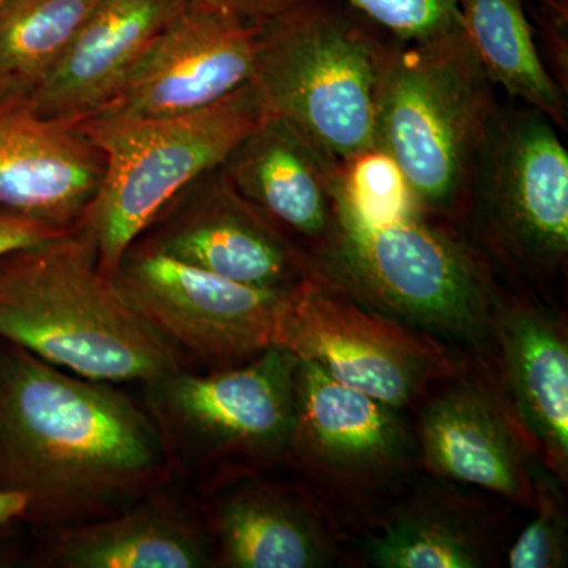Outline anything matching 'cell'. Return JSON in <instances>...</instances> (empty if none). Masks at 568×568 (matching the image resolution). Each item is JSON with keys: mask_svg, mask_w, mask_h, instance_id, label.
<instances>
[{"mask_svg": "<svg viewBox=\"0 0 568 568\" xmlns=\"http://www.w3.org/2000/svg\"><path fill=\"white\" fill-rule=\"evenodd\" d=\"M549 7L560 14V17L567 18V3L568 0H547Z\"/></svg>", "mask_w": 568, "mask_h": 568, "instance_id": "29", "label": "cell"}, {"mask_svg": "<svg viewBox=\"0 0 568 568\" xmlns=\"http://www.w3.org/2000/svg\"><path fill=\"white\" fill-rule=\"evenodd\" d=\"M26 511L28 497L14 489L0 488V528L14 519H24Z\"/></svg>", "mask_w": 568, "mask_h": 568, "instance_id": "28", "label": "cell"}, {"mask_svg": "<svg viewBox=\"0 0 568 568\" xmlns=\"http://www.w3.org/2000/svg\"><path fill=\"white\" fill-rule=\"evenodd\" d=\"M63 568H201L211 545L200 526L166 500L63 529L50 551Z\"/></svg>", "mask_w": 568, "mask_h": 568, "instance_id": "19", "label": "cell"}, {"mask_svg": "<svg viewBox=\"0 0 568 568\" xmlns=\"http://www.w3.org/2000/svg\"><path fill=\"white\" fill-rule=\"evenodd\" d=\"M194 6L220 11L235 20L260 28L282 11L290 9L301 0H189Z\"/></svg>", "mask_w": 568, "mask_h": 568, "instance_id": "27", "label": "cell"}, {"mask_svg": "<svg viewBox=\"0 0 568 568\" xmlns=\"http://www.w3.org/2000/svg\"><path fill=\"white\" fill-rule=\"evenodd\" d=\"M186 2L100 0L62 61L29 100L33 110L59 121L97 114Z\"/></svg>", "mask_w": 568, "mask_h": 568, "instance_id": "16", "label": "cell"}, {"mask_svg": "<svg viewBox=\"0 0 568 568\" xmlns=\"http://www.w3.org/2000/svg\"><path fill=\"white\" fill-rule=\"evenodd\" d=\"M537 517L508 551L511 568H559L567 562V519L562 499L551 477L532 476Z\"/></svg>", "mask_w": 568, "mask_h": 568, "instance_id": "24", "label": "cell"}, {"mask_svg": "<svg viewBox=\"0 0 568 568\" xmlns=\"http://www.w3.org/2000/svg\"><path fill=\"white\" fill-rule=\"evenodd\" d=\"M291 446L308 469L346 485L395 474L409 455L398 409L332 379L298 358Z\"/></svg>", "mask_w": 568, "mask_h": 568, "instance_id": "14", "label": "cell"}, {"mask_svg": "<svg viewBox=\"0 0 568 568\" xmlns=\"http://www.w3.org/2000/svg\"><path fill=\"white\" fill-rule=\"evenodd\" d=\"M493 327L519 418L552 473L567 477L568 343L562 324L528 304L499 305Z\"/></svg>", "mask_w": 568, "mask_h": 568, "instance_id": "18", "label": "cell"}, {"mask_svg": "<svg viewBox=\"0 0 568 568\" xmlns=\"http://www.w3.org/2000/svg\"><path fill=\"white\" fill-rule=\"evenodd\" d=\"M398 43L436 39L459 24V0H342Z\"/></svg>", "mask_w": 568, "mask_h": 568, "instance_id": "25", "label": "cell"}, {"mask_svg": "<svg viewBox=\"0 0 568 568\" xmlns=\"http://www.w3.org/2000/svg\"><path fill=\"white\" fill-rule=\"evenodd\" d=\"M256 47V26L186 2L91 118L145 121L212 106L252 81Z\"/></svg>", "mask_w": 568, "mask_h": 568, "instance_id": "12", "label": "cell"}, {"mask_svg": "<svg viewBox=\"0 0 568 568\" xmlns=\"http://www.w3.org/2000/svg\"><path fill=\"white\" fill-rule=\"evenodd\" d=\"M265 112L250 81L212 106L178 118L84 119L82 126L104 156L102 183L80 224L95 246L100 271L111 278L164 205L222 166Z\"/></svg>", "mask_w": 568, "mask_h": 568, "instance_id": "6", "label": "cell"}, {"mask_svg": "<svg viewBox=\"0 0 568 568\" xmlns=\"http://www.w3.org/2000/svg\"><path fill=\"white\" fill-rule=\"evenodd\" d=\"M70 231H59L20 213L0 209V254L50 241Z\"/></svg>", "mask_w": 568, "mask_h": 568, "instance_id": "26", "label": "cell"}, {"mask_svg": "<svg viewBox=\"0 0 568 568\" xmlns=\"http://www.w3.org/2000/svg\"><path fill=\"white\" fill-rule=\"evenodd\" d=\"M136 241L261 290H293L316 268L302 246L239 196L220 166L175 194Z\"/></svg>", "mask_w": 568, "mask_h": 568, "instance_id": "11", "label": "cell"}, {"mask_svg": "<svg viewBox=\"0 0 568 568\" xmlns=\"http://www.w3.org/2000/svg\"><path fill=\"white\" fill-rule=\"evenodd\" d=\"M112 283L123 301L175 349L230 364L275 346L291 290L231 282L134 241Z\"/></svg>", "mask_w": 568, "mask_h": 568, "instance_id": "9", "label": "cell"}, {"mask_svg": "<svg viewBox=\"0 0 568 568\" xmlns=\"http://www.w3.org/2000/svg\"><path fill=\"white\" fill-rule=\"evenodd\" d=\"M335 223L316 271L355 301L417 331L477 343L497 298L473 246L417 207L407 190L354 193L336 168Z\"/></svg>", "mask_w": 568, "mask_h": 568, "instance_id": "2", "label": "cell"}, {"mask_svg": "<svg viewBox=\"0 0 568 568\" xmlns=\"http://www.w3.org/2000/svg\"><path fill=\"white\" fill-rule=\"evenodd\" d=\"M275 346L398 410L458 372L446 347L355 301L316 268L287 294Z\"/></svg>", "mask_w": 568, "mask_h": 568, "instance_id": "7", "label": "cell"}, {"mask_svg": "<svg viewBox=\"0 0 568 568\" xmlns=\"http://www.w3.org/2000/svg\"><path fill=\"white\" fill-rule=\"evenodd\" d=\"M491 91L462 24L436 39L396 44L377 93L375 152L394 164L428 215L465 207L497 110Z\"/></svg>", "mask_w": 568, "mask_h": 568, "instance_id": "4", "label": "cell"}, {"mask_svg": "<svg viewBox=\"0 0 568 568\" xmlns=\"http://www.w3.org/2000/svg\"><path fill=\"white\" fill-rule=\"evenodd\" d=\"M100 0L0 2V102L31 100Z\"/></svg>", "mask_w": 568, "mask_h": 568, "instance_id": "22", "label": "cell"}, {"mask_svg": "<svg viewBox=\"0 0 568 568\" xmlns=\"http://www.w3.org/2000/svg\"><path fill=\"white\" fill-rule=\"evenodd\" d=\"M103 173V152L82 121L43 118L29 100L0 102V209L77 230Z\"/></svg>", "mask_w": 568, "mask_h": 568, "instance_id": "13", "label": "cell"}, {"mask_svg": "<svg viewBox=\"0 0 568 568\" xmlns=\"http://www.w3.org/2000/svg\"><path fill=\"white\" fill-rule=\"evenodd\" d=\"M381 568H477L487 548L465 517L433 504L407 507L366 547Z\"/></svg>", "mask_w": 568, "mask_h": 568, "instance_id": "23", "label": "cell"}, {"mask_svg": "<svg viewBox=\"0 0 568 568\" xmlns=\"http://www.w3.org/2000/svg\"><path fill=\"white\" fill-rule=\"evenodd\" d=\"M0 2H2V0H0Z\"/></svg>", "mask_w": 568, "mask_h": 568, "instance_id": "30", "label": "cell"}, {"mask_svg": "<svg viewBox=\"0 0 568 568\" xmlns=\"http://www.w3.org/2000/svg\"><path fill=\"white\" fill-rule=\"evenodd\" d=\"M168 474L162 429L114 384L0 342V488L65 526L134 506Z\"/></svg>", "mask_w": 568, "mask_h": 568, "instance_id": "1", "label": "cell"}, {"mask_svg": "<svg viewBox=\"0 0 568 568\" xmlns=\"http://www.w3.org/2000/svg\"><path fill=\"white\" fill-rule=\"evenodd\" d=\"M298 362L271 346L211 375L178 369L148 384L156 422L203 457L274 458L291 446Z\"/></svg>", "mask_w": 568, "mask_h": 568, "instance_id": "10", "label": "cell"}, {"mask_svg": "<svg viewBox=\"0 0 568 568\" xmlns=\"http://www.w3.org/2000/svg\"><path fill=\"white\" fill-rule=\"evenodd\" d=\"M336 168L294 123L265 112L220 170L239 196L313 260L334 230Z\"/></svg>", "mask_w": 568, "mask_h": 568, "instance_id": "15", "label": "cell"}, {"mask_svg": "<svg viewBox=\"0 0 568 568\" xmlns=\"http://www.w3.org/2000/svg\"><path fill=\"white\" fill-rule=\"evenodd\" d=\"M458 9L463 32L491 84L566 126V100L538 54L523 0H459Z\"/></svg>", "mask_w": 568, "mask_h": 568, "instance_id": "21", "label": "cell"}, {"mask_svg": "<svg viewBox=\"0 0 568 568\" xmlns=\"http://www.w3.org/2000/svg\"><path fill=\"white\" fill-rule=\"evenodd\" d=\"M213 529L226 567L316 568L334 559L331 538L316 515L267 487H245L224 497Z\"/></svg>", "mask_w": 568, "mask_h": 568, "instance_id": "20", "label": "cell"}, {"mask_svg": "<svg viewBox=\"0 0 568 568\" xmlns=\"http://www.w3.org/2000/svg\"><path fill=\"white\" fill-rule=\"evenodd\" d=\"M361 13L301 0L257 28L252 82L265 110L305 133L336 164L375 152L376 102L398 41Z\"/></svg>", "mask_w": 568, "mask_h": 568, "instance_id": "5", "label": "cell"}, {"mask_svg": "<svg viewBox=\"0 0 568 568\" xmlns=\"http://www.w3.org/2000/svg\"><path fill=\"white\" fill-rule=\"evenodd\" d=\"M467 201L485 237L519 271L548 275L568 254V152L532 108H497L481 142Z\"/></svg>", "mask_w": 568, "mask_h": 568, "instance_id": "8", "label": "cell"}, {"mask_svg": "<svg viewBox=\"0 0 568 568\" xmlns=\"http://www.w3.org/2000/svg\"><path fill=\"white\" fill-rule=\"evenodd\" d=\"M420 444L435 476L534 504V478L519 437L480 388L458 386L433 399L422 416Z\"/></svg>", "mask_w": 568, "mask_h": 568, "instance_id": "17", "label": "cell"}, {"mask_svg": "<svg viewBox=\"0 0 568 568\" xmlns=\"http://www.w3.org/2000/svg\"><path fill=\"white\" fill-rule=\"evenodd\" d=\"M0 342L103 383L182 369L181 351L123 301L81 227L0 254Z\"/></svg>", "mask_w": 568, "mask_h": 568, "instance_id": "3", "label": "cell"}]
</instances>
